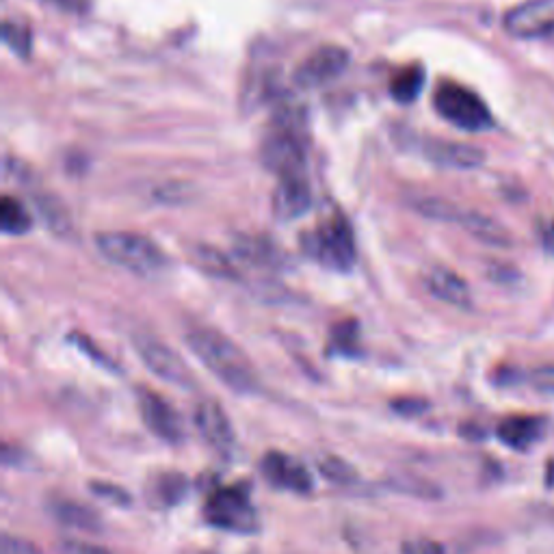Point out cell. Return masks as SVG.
<instances>
[{"mask_svg": "<svg viewBox=\"0 0 554 554\" xmlns=\"http://www.w3.org/2000/svg\"><path fill=\"white\" fill-rule=\"evenodd\" d=\"M260 158L277 180L308 176L306 113L297 104H284L275 111L269 133L262 139Z\"/></svg>", "mask_w": 554, "mask_h": 554, "instance_id": "1", "label": "cell"}, {"mask_svg": "<svg viewBox=\"0 0 554 554\" xmlns=\"http://www.w3.org/2000/svg\"><path fill=\"white\" fill-rule=\"evenodd\" d=\"M187 345L197 355L210 373L221 384L241 394H252L258 390L260 379L252 360L239 349V345L223 336L213 327H195L187 334Z\"/></svg>", "mask_w": 554, "mask_h": 554, "instance_id": "2", "label": "cell"}, {"mask_svg": "<svg viewBox=\"0 0 554 554\" xmlns=\"http://www.w3.org/2000/svg\"><path fill=\"white\" fill-rule=\"evenodd\" d=\"M100 254L137 275H156L167 267V256L148 236L135 232H104L96 236Z\"/></svg>", "mask_w": 554, "mask_h": 554, "instance_id": "3", "label": "cell"}, {"mask_svg": "<svg viewBox=\"0 0 554 554\" xmlns=\"http://www.w3.org/2000/svg\"><path fill=\"white\" fill-rule=\"evenodd\" d=\"M204 516L210 526L228 533H256L260 529L258 511L252 505L249 487L245 483L217 487L210 492L204 505Z\"/></svg>", "mask_w": 554, "mask_h": 554, "instance_id": "4", "label": "cell"}, {"mask_svg": "<svg viewBox=\"0 0 554 554\" xmlns=\"http://www.w3.org/2000/svg\"><path fill=\"white\" fill-rule=\"evenodd\" d=\"M306 252L332 271H349L355 265V236L345 215L325 219L319 228L308 234Z\"/></svg>", "mask_w": 554, "mask_h": 554, "instance_id": "5", "label": "cell"}, {"mask_svg": "<svg viewBox=\"0 0 554 554\" xmlns=\"http://www.w3.org/2000/svg\"><path fill=\"white\" fill-rule=\"evenodd\" d=\"M433 104L435 111H438L446 122H451L461 130H468V133H481V130L492 128L494 124L487 104L474 94V91L453 81H444L438 85L433 96Z\"/></svg>", "mask_w": 554, "mask_h": 554, "instance_id": "6", "label": "cell"}, {"mask_svg": "<svg viewBox=\"0 0 554 554\" xmlns=\"http://www.w3.org/2000/svg\"><path fill=\"white\" fill-rule=\"evenodd\" d=\"M135 349L143 364L148 366L156 377H161L169 381V384H176L182 388L193 386V373L189 371L187 362H184L174 349H169L165 342L141 334V336H135Z\"/></svg>", "mask_w": 554, "mask_h": 554, "instance_id": "7", "label": "cell"}, {"mask_svg": "<svg viewBox=\"0 0 554 554\" xmlns=\"http://www.w3.org/2000/svg\"><path fill=\"white\" fill-rule=\"evenodd\" d=\"M503 24L518 39L554 37V0H526L507 11Z\"/></svg>", "mask_w": 554, "mask_h": 554, "instance_id": "8", "label": "cell"}, {"mask_svg": "<svg viewBox=\"0 0 554 554\" xmlns=\"http://www.w3.org/2000/svg\"><path fill=\"white\" fill-rule=\"evenodd\" d=\"M137 399L145 427H148L156 438H161L167 444H180L184 440V422L161 394L141 388L137 390Z\"/></svg>", "mask_w": 554, "mask_h": 554, "instance_id": "9", "label": "cell"}, {"mask_svg": "<svg viewBox=\"0 0 554 554\" xmlns=\"http://www.w3.org/2000/svg\"><path fill=\"white\" fill-rule=\"evenodd\" d=\"M349 65V52L340 46H321L303 61L295 72V83L301 89L323 87L334 81Z\"/></svg>", "mask_w": 554, "mask_h": 554, "instance_id": "10", "label": "cell"}, {"mask_svg": "<svg viewBox=\"0 0 554 554\" xmlns=\"http://www.w3.org/2000/svg\"><path fill=\"white\" fill-rule=\"evenodd\" d=\"M262 477H265L277 490L295 492V494H310L314 490V481L308 468L299 459L290 457L282 451H269L262 457Z\"/></svg>", "mask_w": 554, "mask_h": 554, "instance_id": "11", "label": "cell"}, {"mask_svg": "<svg viewBox=\"0 0 554 554\" xmlns=\"http://www.w3.org/2000/svg\"><path fill=\"white\" fill-rule=\"evenodd\" d=\"M193 422H195V429L200 431L202 440L210 448H215V451L221 455L232 453V448H234L232 422H230L226 410H223L217 401L206 399L202 403H197Z\"/></svg>", "mask_w": 554, "mask_h": 554, "instance_id": "12", "label": "cell"}, {"mask_svg": "<svg viewBox=\"0 0 554 554\" xmlns=\"http://www.w3.org/2000/svg\"><path fill=\"white\" fill-rule=\"evenodd\" d=\"M312 206V189L308 184V176L295 178H280L273 193V213L284 219H297L303 213H308Z\"/></svg>", "mask_w": 554, "mask_h": 554, "instance_id": "13", "label": "cell"}, {"mask_svg": "<svg viewBox=\"0 0 554 554\" xmlns=\"http://www.w3.org/2000/svg\"><path fill=\"white\" fill-rule=\"evenodd\" d=\"M422 152L440 167L451 169H477L485 163V152L474 148V145L455 143V141H442V139H429L422 145Z\"/></svg>", "mask_w": 554, "mask_h": 554, "instance_id": "14", "label": "cell"}, {"mask_svg": "<svg viewBox=\"0 0 554 554\" xmlns=\"http://www.w3.org/2000/svg\"><path fill=\"white\" fill-rule=\"evenodd\" d=\"M425 286L433 297L448 303V306H455L461 310L472 308V293L470 286L461 280V277L444 267H433L425 275Z\"/></svg>", "mask_w": 554, "mask_h": 554, "instance_id": "15", "label": "cell"}, {"mask_svg": "<svg viewBox=\"0 0 554 554\" xmlns=\"http://www.w3.org/2000/svg\"><path fill=\"white\" fill-rule=\"evenodd\" d=\"M542 431H544V420L539 416L516 414L498 422L496 435L500 442L513 448V451H529V448L542 438Z\"/></svg>", "mask_w": 554, "mask_h": 554, "instance_id": "16", "label": "cell"}, {"mask_svg": "<svg viewBox=\"0 0 554 554\" xmlns=\"http://www.w3.org/2000/svg\"><path fill=\"white\" fill-rule=\"evenodd\" d=\"M455 226L464 228L468 234L474 236V239H479L485 245H494V247L511 245V234L503 226V223H498L496 219L479 213V210H470V208L459 206V213L455 217Z\"/></svg>", "mask_w": 554, "mask_h": 554, "instance_id": "17", "label": "cell"}, {"mask_svg": "<svg viewBox=\"0 0 554 554\" xmlns=\"http://www.w3.org/2000/svg\"><path fill=\"white\" fill-rule=\"evenodd\" d=\"M52 518L59 524L70 526V529L83 531V533H100L102 531V518L98 516L96 509L89 505L78 503L72 498H52L48 505Z\"/></svg>", "mask_w": 554, "mask_h": 554, "instance_id": "18", "label": "cell"}, {"mask_svg": "<svg viewBox=\"0 0 554 554\" xmlns=\"http://www.w3.org/2000/svg\"><path fill=\"white\" fill-rule=\"evenodd\" d=\"M189 487V479L182 472H158L148 485V498L156 507H174L187 498Z\"/></svg>", "mask_w": 554, "mask_h": 554, "instance_id": "19", "label": "cell"}, {"mask_svg": "<svg viewBox=\"0 0 554 554\" xmlns=\"http://www.w3.org/2000/svg\"><path fill=\"white\" fill-rule=\"evenodd\" d=\"M236 256L254 267L280 269L284 265V254L280 252V247H275L271 241L262 239V236H241L236 241Z\"/></svg>", "mask_w": 554, "mask_h": 554, "instance_id": "20", "label": "cell"}, {"mask_svg": "<svg viewBox=\"0 0 554 554\" xmlns=\"http://www.w3.org/2000/svg\"><path fill=\"white\" fill-rule=\"evenodd\" d=\"M422 87H425V68L418 63H412L394 74L390 83V94L397 102L410 104L418 98Z\"/></svg>", "mask_w": 554, "mask_h": 554, "instance_id": "21", "label": "cell"}, {"mask_svg": "<svg viewBox=\"0 0 554 554\" xmlns=\"http://www.w3.org/2000/svg\"><path fill=\"white\" fill-rule=\"evenodd\" d=\"M33 226V217L22 202L13 200L11 195H5L0 200V228L5 234H24Z\"/></svg>", "mask_w": 554, "mask_h": 554, "instance_id": "22", "label": "cell"}, {"mask_svg": "<svg viewBox=\"0 0 554 554\" xmlns=\"http://www.w3.org/2000/svg\"><path fill=\"white\" fill-rule=\"evenodd\" d=\"M35 206H37V213L39 217H42V221L46 223V228L50 232H55L59 236H65L72 232V221H70V215L68 210H65L55 197H48V195H39L35 200Z\"/></svg>", "mask_w": 554, "mask_h": 554, "instance_id": "23", "label": "cell"}, {"mask_svg": "<svg viewBox=\"0 0 554 554\" xmlns=\"http://www.w3.org/2000/svg\"><path fill=\"white\" fill-rule=\"evenodd\" d=\"M319 472L327 481H332L336 485H353L358 483V470H355L351 464H347L345 459L334 457V455H325L319 459Z\"/></svg>", "mask_w": 554, "mask_h": 554, "instance_id": "24", "label": "cell"}, {"mask_svg": "<svg viewBox=\"0 0 554 554\" xmlns=\"http://www.w3.org/2000/svg\"><path fill=\"white\" fill-rule=\"evenodd\" d=\"M360 327L355 321H342L340 325L334 327L332 332V351L347 355V358H353V355L360 353Z\"/></svg>", "mask_w": 554, "mask_h": 554, "instance_id": "25", "label": "cell"}, {"mask_svg": "<svg viewBox=\"0 0 554 554\" xmlns=\"http://www.w3.org/2000/svg\"><path fill=\"white\" fill-rule=\"evenodd\" d=\"M197 262H200V267L208 273H213L217 277H228V280H232V277H236V271L232 267V262L221 256L217 249L213 247H200L197 249Z\"/></svg>", "mask_w": 554, "mask_h": 554, "instance_id": "26", "label": "cell"}, {"mask_svg": "<svg viewBox=\"0 0 554 554\" xmlns=\"http://www.w3.org/2000/svg\"><path fill=\"white\" fill-rule=\"evenodd\" d=\"M3 39L5 44L20 57H29L31 52V31L22 24L5 22L3 24Z\"/></svg>", "mask_w": 554, "mask_h": 554, "instance_id": "27", "label": "cell"}, {"mask_svg": "<svg viewBox=\"0 0 554 554\" xmlns=\"http://www.w3.org/2000/svg\"><path fill=\"white\" fill-rule=\"evenodd\" d=\"M392 487L399 492L412 494L418 498H438L440 490L435 487V483H429L420 477H397L392 481Z\"/></svg>", "mask_w": 554, "mask_h": 554, "instance_id": "28", "label": "cell"}, {"mask_svg": "<svg viewBox=\"0 0 554 554\" xmlns=\"http://www.w3.org/2000/svg\"><path fill=\"white\" fill-rule=\"evenodd\" d=\"M91 492H94L98 498H107L111 500L113 505H124L128 507L130 505V494L126 490H122L120 485H113V483H100V481H94L91 483Z\"/></svg>", "mask_w": 554, "mask_h": 554, "instance_id": "29", "label": "cell"}, {"mask_svg": "<svg viewBox=\"0 0 554 554\" xmlns=\"http://www.w3.org/2000/svg\"><path fill=\"white\" fill-rule=\"evenodd\" d=\"M531 386L544 394H554V364L537 366L529 375Z\"/></svg>", "mask_w": 554, "mask_h": 554, "instance_id": "30", "label": "cell"}, {"mask_svg": "<svg viewBox=\"0 0 554 554\" xmlns=\"http://www.w3.org/2000/svg\"><path fill=\"white\" fill-rule=\"evenodd\" d=\"M392 410L401 416H420L422 412L429 410V403L425 399H414V397H403L392 401Z\"/></svg>", "mask_w": 554, "mask_h": 554, "instance_id": "31", "label": "cell"}, {"mask_svg": "<svg viewBox=\"0 0 554 554\" xmlns=\"http://www.w3.org/2000/svg\"><path fill=\"white\" fill-rule=\"evenodd\" d=\"M0 554H42V552L22 537L5 535L3 542H0Z\"/></svg>", "mask_w": 554, "mask_h": 554, "instance_id": "32", "label": "cell"}, {"mask_svg": "<svg viewBox=\"0 0 554 554\" xmlns=\"http://www.w3.org/2000/svg\"><path fill=\"white\" fill-rule=\"evenodd\" d=\"M537 239L548 254L554 256V217H539L535 223Z\"/></svg>", "mask_w": 554, "mask_h": 554, "instance_id": "33", "label": "cell"}, {"mask_svg": "<svg viewBox=\"0 0 554 554\" xmlns=\"http://www.w3.org/2000/svg\"><path fill=\"white\" fill-rule=\"evenodd\" d=\"M403 554H446V550L433 539H410L403 544Z\"/></svg>", "mask_w": 554, "mask_h": 554, "instance_id": "34", "label": "cell"}, {"mask_svg": "<svg viewBox=\"0 0 554 554\" xmlns=\"http://www.w3.org/2000/svg\"><path fill=\"white\" fill-rule=\"evenodd\" d=\"M63 554H111L109 550H104L96 544H87V542H78V539H68V542L61 544Z\"/></svg>", "mask_w": 554, "mask_h": 554, "instance_id": "35", "label": "cell"}, {"mask_svg": "<svg viewBox=\"0 0 554 554\" xmlns=\"http://www.w3.org/2000/svg\"><path fill=\"white\" fill-rule=\"evenodd\" d=\"M74 340L81 342V349H85V351H87V347H91V342H89V340H85V338H78V336H74ZM89 353L94 355V358H98L100 362H107V358H100V355H98L94 349H89Z\"/></svg>", "mask_w": 554, "mask_h": 554, "instance_id": "36", "label": "cell"}]
</instances>
